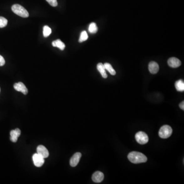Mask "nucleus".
<instances>
[{
	"label": "nucleus",
	"instance_id": "1",
	"mask_svg": "<svg viewBox=\"0 0 184 184\" xmlns=\"http://www.w3.org/2000/svg\"><path fill=\"white\" fill-rule=\"evenodd\" d=\"M128 159L134 164H139L145 163L147 158L144 154L137 151H133L129 154Z\"/></svg>",
	"mask_w": 184,
	"mask_h": 184
},
{
	"label": "nucleus",
	"instance_id": "2",
	"mask_svg": "<svg viewBox=\"0 0 184 184\" xmlns=\"http://www.w3.org/2000/svg\"><path fill=\"white\" fill-rule=\"evenodd\" d=\"M12 11L19 17L22 18H28L29 13L25 8L19 4H14L11 7Z\"/></svg>",
	"mask_w": 184,
	"mask_h": 184
},
{
	"label": "nucleus",
	"instance_id": "3",
	"mask_svg": "<svg viewBox=\"0 0 184 184\" xmlns=\"http://www.w3.org/2000/svg\"><path fill=\"white\" fill-rule=\"evenodd\" d=\"M172 133V129L169 125H165L162 126L159 132V136L163 139L168 138L170 137Z\"/></svg>",
	"mask_w": 184,
	"mask_h": 184
},
{
	"label": "nucleus",
	"instance_id": "4",
	"mask_svg": "<svg viewBox=\"0 0 184 184\" xmlns=\"http://www.w3.org/2000/svg\"><path fill=\"white\" fill-rule=\"evenodd\" d=\"M136 141L137 142L141 145L146 144L148 142L149 138L146 133L143 132H139L137 133L135 136Z\"/></svg>",
	"mask_w": 184,
	"mask_h": 184
},
{
	"label": "nucleus",
	"instance_id": "5",
	"mask_svg": "<svg viewBox=\"0 0 184 184\" xmlns=\"http://www.w3.org/2000/svg\"><path fill=\"white\" fill-rule=\"evenodd\" d=\"M32 159H33V163L35 166L38 167H40L44 164V158L39 155L38 153L33 155Z\"/></svg>",
	"mask_w": 184,
	"mask_h": 184
},
{
	"label": "nucleus",
	"instance_id": "6",
	"mask_svg": "<svg viewBox=\"0 0 184 184\" xmlns=\"http://www.w3.org/2000/svg\"><path fill=\"white\" fill-rule=\"evenodd\" d=\"M81 157V154L80 152H76L71 158L70 160V164L72 167H76Z\"/></svg>",
	"mask_w": 184,
	"mask_h": 184
},
{
	"label": "nucleus",
	"instance_id": "7",
	"mask_svg": "<svg viewBox=\"0 0 184 184\" xmlns=\"http://www.w3.org/2000/svg\"><path fill=\"white\" fill-rule=\"evenodd\" d=\"M168 64L171 68H176L181 65V61L176 57H171L168 60Z\"/></svg>",
	"mask_w": 184,
	"mask_h": 184
},
{
	"label": "nucleus",
	"instance_id": "8",
	"mask_svg": "<svg viewBox=\"0 0 184 184\" xmlns=\"http://www.w3.org/2000/svg\"><path fill=\"white\" fill-rule=\"evenodd\" d=\"M14 88L17 91L22 92L24 95H26L28 93V89H27L24 83L21 82L15 83L14 85Z\"/></svg>",
	"mask_w": 184,
	"mask_h": 184
},
{
	"label": "nucleus",
	"instance_id": "9",
	"mask_svg": "<svg viewBox=\"0 0 184 184\" xmlns=\"http://www.w3.org/2000/svg\"><path fill=\"white\" fill-rule=\"evenodd\" d=\"M37 153L43 156L44 159L48 158L49 155V153L47 149L44 146L42 145L38 146L37 147Z\"/></svg>",
	"mask_w": 184,
	"mask_h": 184
},
{
	"label": "nucleus",
	"instance_id": "10",
	"mask_svg": "<svg viewBox=\"0 0 184 184\" xmlns=\"http://www.w3.org/2000/svg\"><path fill=\"white\" fill-rule=\"evenodd\" d=\"M104 179V175L102 172L96 171L92 176V180L95 183H101Z\"/></svg>",
	"mask_w": 184,
	"mask_h": 184
},
{
	"label": "nucleus",
	"instance_id": "11",
	"mask_svg": "<svg viewBox=\"0 0 184 184\" xmlns=\"http://www.w3.org/2000/svg\"><path fill=\"white\" fill-rule=\"evenodd\" d=\"M148 69L151 74H155L159 72V66L158 63L155 61H151L148 65Z\"/></svg>",
	"mask_w": 184,
	"mask_h": 184
},
{
	"label": "nucleus",
	"instance_id": "12",
	"mask_svg": "<svg viewBox=\"0 0 184 184\" xmlns=\"http://www.w3.org/2000/svg\"><path fill=\"white\" fill-rule=\"evenodd\" d=\"M21 130L18 129H16L14 130H12L10 134V140L13 142H16L18 140V137L21 135Z\"/></svg>",
	"mask_w": 184,
	"mask_h": 184
},
{
	"label": "nucleus",
	"instance_id": "13",
	"mask_svg": "<svg viewBox=\"0 0 184 184\" xmlns=\"http://www.w3.org/2000/svg\"><path fill=\"white\" fill-rule=\"evenodd\" d=\"M97 70H98L100 73L101 74V75L103 76V77L104 78H107L108 77V75H107L106 71H105V68H104L103 64H102L101 62L99 63L97 66Z\"/></svg>",
	"mask_w": 184,
	"mask_h": 184
},
{
	"label": "nucleus",
	"instance_id": "14",
	"mask_svg": "<svg viewBox=\"0 0 184 184\" xmlns=\"http://www.w3.org/2000/svg\"><path fill=\"white\" fill-rule=\"evenodd\" d=\"M52 46L54 47L58 48L61 50H64L66 47L65 44L60 39H57L53 41L52 42Z\"/></svg>",
	"mask_w": 184,
	"mask_h": 184
},
{
	"label": "nucleus",
	"instance_id": "15",
	"mask_svg": "<svg viewBox=\"0 0 184 184\" xmlns=\"http://www.w3.org/2000/svg\"><path fill=\"white\" fill-rule=\"evenodd\" d=\"M175 87L177 91L183 92L184 91V81L181 79L177 80L175 83Z\"/></svg>",
	"mask_w": 184,
	"mask_h": 184
},
{
	"label": "nucleus",
	"instance_id": "16",
	"mask_svg": "<svg viewBox=\"0 0 184 184\" xmlns=\"http://www.w3.org/2000/svg\"><path fill=\"white\" fill-rule=\"evenodd\" d=\"M104 65V68H105V70L108 71L109 73L111 74L112 75H115L116 74V72L115 71V70L113 69V66H112L111 64L109 63H105L103 64Z\"/></svg>",
	"mask_w": 184,
	"mask_h": 184
},
{
	"label": "nucleus",
	"instance_id": "17",
	"mask_svg": "<svg viewBox=\"0 0 184 184\" xmlns=\"http://www.w3.org/2000/svg\"><path fill=\"white\" fill-rule=\"evenodd\" d=\"M89 31L90 33L93 34H94L98 31V27L96 23H92L91 24H90L89 27Z\"/></svg>",
	"mask_w": 184,
	"mask_h": 184
},
{
	"label": "nucleus",
	"instance_id": "18",
	"mask_svg": "<svg viewBox=\"0 0 184 184\" xmlns=\"http://www.w3.org/2000/svg\"><path fill=\"white\" fill-rule=\"evenodd\" d=\"M87 39H88V35H87V32H86V31H83L80 34L79 42L82 43V42H85L87 40Z\"/></svg>",
	"mask_w": 184,
	"mask_h": 184
},
{
	"label": "nucleus",
	"instance_id": "19",
	"mask_svg": "<svg viewBox=\"0 0 184 184\" xmlns=\"http://www.w3.org/2000/svg\"><path fill=\"white\" fill-rule=\"evenodd\" d=\"M51 33V29L48 26H45L43 28V35L45 38H47L50 35Z\"/></svg>",
	"mask_w": 184,
	"mask_h": 184
},
{
	"label": "nucleus",
	"instance_id": "20",
	"mask_svg": "<svg viewBox=\"0 0 184 184\" xmlns=\"http://www.w3.org/2000/svg\"><path fill=\"white\" fill-rule=\"evenodd\" d=\"M8 23V21L4 17H0V28H4L6 26Z\"/></svg>",
	"mask_w": 184,
	"mask_h": 184
},
{
	"label": "nucleus",
	"instance_id": "21",
	"mask_svg": "<svg viewBox=\"0 0 184 184\" xmlns=\"http://www.w3.org/2000/svg\"><path fill=\"white\" fill-rule=\"evenodd\" d=\"M46 1L53 7H56L58 5L57 0H46Z\"/></svg>",
	"mask_w": 184,
	"mask_h": 184
},
{
	"label": "nucleus",
	"instance_id": "22",
	"mask_svg": "<svg viewBox=\"0 0 184 184\" xmlns=\"http://www.w3.org/2000/svg\"><path fill=\"white\" fill-rule=\"evenodd\" d=\"M5 64V60L2 56L0 55V66H3Z\"/></svg>",
	"mask_w": 184,
	"mask_h": 184
},
{
	"label": "nucleus",
	"instance_id": "23",
	"mask_svg": "<svg viewBox=\"0 0 184 184\" xmlns=\"http://www.w3.org/2000/svg\"><path fill=\"white\" fill-rule=\"evenodd\" d=\"M180 108H181L182 110H184V101H182L180 105H179Z\"/></svg>",
	"mask_w": 184,
	"mask_h": 184
},
{
	"label": "nucleus",
	"instance_id": "24",
	"mask_svg": "<svg viewBox=\"0 0 184 184\" xmlns=\"http://www.w3.org/2000/svg\"><path fill=\"white\" fill-rule=\"evenodd\" d=\"M0 91H1V89H0Z\"/></svg>",
	"mask_w": 184,
	"mask_h": 184
}]
</instances>
